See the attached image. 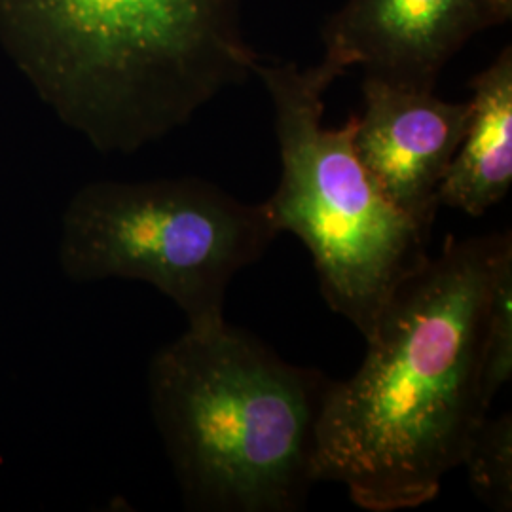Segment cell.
Returning a JSON list of instances; mask_svg holds the SVG:
<instances>
[{
  "instance_id": "cell-1",
  "label": "cell",
  "mask_w": 512,
  "mask_h": 512,
  "mask_svg": "<svg viewBox=\"0 0 512 512\" xmlns=\"http://www.w3.org/2000/svg\"><path fill=\"white\" fill-rule=\"evenodd\" d=\"M511 232L448 238L387 302L365 359L330 380L317 423V482H338L368 512L418 509L463 463L490 404L482 338Z\"/></svg>"
},
{
  "instance_id": "cell-2",
  "label": "cell",
  "mask_w": 512,
  "mask_h": 512,
  "mask_svg": "<svg viewBox=\"0 0 512 512\" xmlns=\"http://www.w3.org/2000/svg\"><path fill=\"white\" fill-rule=\"evenodd\" d=\"M0 46L103 154H133L253 76L239 0H0Z\"/></svg>"
},
{
  "instance_id": "cell-3",
  "label": "cell",
  "mask_w": 512,
  "mask_h": 512,
  "mask_svg": "<svg viewBox=\"0 0 512 512\" xmlns=\"http://www.w3.org/2000/svg\"><path fill=\"white\" fill-rule=\"evenodd\" d=\"M330 380L247 330H186L148 368L150 408L184 505L298 511L317 482V423Z\"/></svg>"
},
{
  "instance_id": "cell-4",
  "label": "cell",
  "mask_w": 512,
  "mask_h": 512,
  "mask_svg": "<svg viewBox=\"0 0 512 512\" xmlns=\"http://www.w3.org/2000/svg\"><path fill=\"white\" fill-rule=\"evenodd\" d=\"M348 73L336 59L310 67L256 61L274 107L281 177L264 202L275 230L304 243L321 296L365 338L404 281L427 262L431 232L403 215L353 147V118L327 128L325 93Z\"/></svg>"
},
{
  "instance_id": "cell-5",
  "label": "cell",
  "mask_w": 512,
  "mask_h": 512,
  "mask_svg": "<svg viewBox=\"0 0 512 512\" xmlns=\"http://www.w3.org/2000/svg\"><path fill=\"white\" fill-rule=\"evenodd\" d=\"M279 236L264 202H241L200 177L97 181L61 217L59 268L71 281L152 285L190 330L215 329L234 277Z\"/></svg>"
},
{
  "instance_id": "cell-6",
  "label": "cell",
  "mask_w": 512,
  "mask_h": 512,
  "mask_svg": "<svg viewBox=\"0 0 512 512\" xmlns=\"http://www.w3.org/2000/svg\"><path fill=\"white\" fill-rule=\"evenodd\" d=\"M511 18L512 0H346L325 25V55L346 71L435 90L471 38Z\"/></svg>"
},
{
  "instance_id": "cell-7",
  "label": "cell",
  "mask_w": 512,
  "mask_h": 512,
  "mask_svg": "<svg viewBox=\"0 0 512 512\" xmlns=\"http://www.w3.org/2000/svg\"><path fill=\"white\" fill-rule=\"evenodd\" d=\"M471 116L421 90L365 76L363 110L353 114V147L385 198L425 232L439 213V188Z\"/></svg>"
},
{
  "instance_id": "cell-8",
  "label": "cell",
  "mask_w": 512,
  "mask_h": 512,
  "mask_svg": "<svg viewBox=\"0 0 512 512\" xmlns=\"http://www.w3.org/2000/svg\"><path fill=\"white\" fill-rule=\"evenodd\" d=\"M471 116L439 188L440 207L482 217L512 184V48L471 80Z\"/></svg>"
},
{
  "instance_id": "cell-9",
  "label": "cell",
  "mask_w": 512,
  "mask_h": 512,
  "mask_svg": "<svg viewBox=\"0 0 512 512\" xmlns=\"http://www.w3.org/2000/svg\"><path fill=\"white\" fill-rule=\"evenodd\" d=\"M473 494L492 511L512 509V416L511 412L478 425L463 463Z\"/></svg>"
},
{
  "instance_id": "cell-10",
  "label": "cell",
  "mask_w": 512,
  "mask_h": 512,
  "mask_svg": "<svg viewBox=\"0 0 512 512\" xmlns=\"http://www.w3.org/2000/svg\"><path fill=\"white\" fill-rule=\"evenodd\" d=\"M512 378V260L495 279L482 338V393L492 406Z\"/></svg>"
}]
</instances>
